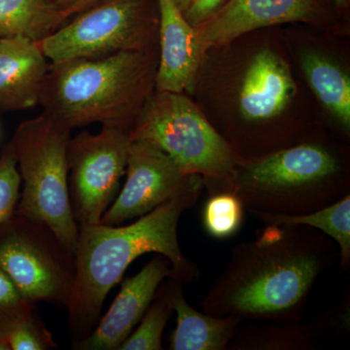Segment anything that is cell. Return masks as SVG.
Instances as JSON below:
<instances>
[{
  "label": "cell",
  "mask_w": 350,
  "mask_h": 350,
  "mask_svg": "<svg viewBox=\"0 0 350 350\" xmlns=\"http://www.w3.org/2000/svg\"><path fill=\"white\" fill-rule=\"evenodd\" d=\"M326 11V0H229L199 27L196 38L204 55L243 34L284 23L310 22Z\"/></svg>",
  "instance_id": "11"
},
{
  "label": "cell",
  "mask_w": 350,
  "mask_h": 350,
  "mask_svg": "<svg viewBox=\"0 0 350 350\" xmlns=\"http://www.w3.org/2000/svg\"><path fill=\"white\" fill-rule=\"evenodd\" d=\"M204 186V178L199 177L180 194L128 226H79L75 285L66 308L79 340L93 330L107 294L142 255L157 253L169 259L170 278L183 284L200 280L199 267L182 252L177 229L183 213L197 204Z\"/></svg>",
  "instance_id": "2"
},
{
  "label": "cell",
  "mask_w": 350,
  "mask_h": 350,
  "mask_svg": "<svg viewBox=\"0 0 350 350\" xmlns=\"http://www.w3.org/2000/svg\"><path fill=\"white\" fill-rule=\"evenodd\" d=\"M50 63L38 42L0 38V112L22 111L39 105Z\"/></svg>",
  "instance_id": "14"
},
{
  "label": "cell",
  "mask_w": 350,
  "mask_h": 350,
  "mask_svg": "<svg viewBox=\"0 0 350 350\" xmlns=\"http://www.w3.org/2000/svg\"><path fill=\"white\" fill-rule=\"evenodd\" d=\"M162 283L172 310L176 313V328L172 333V350H228L243 320L236 315L215 317L200 312L189 305L183 283L167 278Z\"/></svg>",
  "instance_id": "16"
},
{
  "label": "cell",
  "mask_w": 350,
  "mask_h": 350,
  "mask_svg": "<svg viewBox=\"0 0 350 350\" xmlns=\"http://www.w3.org/2000/svg\"><path fill=\"white\" fill-rule=\"evenodd\" d=\"M125 174V184L101 217V224L117 226L142 217L202 177L182 172L170 157L153 144L131 139Z\"/></svg>",
  "instance_id": "10"
},
{
  "label": "cell",
  "mask_w": 350,
  "mask_h": 350,
  "mask_svg": "<svg viewBox=\"0 0 350 350\" xmlns=\"http://www.w3.org/2000/svg\"><path fill=\"white\" fill-rule=\"evenodd\" d=\"M0 269L27 300L68 308L75 255L40 221L15 213L0 224Z\"/></svg>",
  "instance_id": "8"
},
{
  "label": "cell",
  "mask_w": 350,
  "mask_h": 350,
  "mask_svg": "<svg viewBox=\"0 0 350 350\" xmlns=\"http://www.w3.org/2000/svg\"><path fill=\"white\" fill-rule=\"evenodd\" d=\"M36 306L0 269V338L5 340L16 324L36 310Z\"/></svg>",
  "instance_id": "24"
},
{
  "label": "cell",
  "mask_w": 350,
  "mask_h": 350,
  "mask_svg": "<svg viewBox=\"0 0 350 350\" xmlns=\"http://www.w3.org/2000/svg\"><path fill=\"white\" fill-rule=\"evenodd\" d=\"M170 275V260L157 254L139 273L122 283L119 294L100 323L78 340L73 349L119 350L144 317L158 288Z\"/></svg>",
  "instance_id": "12"
},
{
  "label": "cell",
  "mask_w": 350,
  "mask_h": 350,
  "mask_svg": "<svg viewBox=\"0 0 350 350\" xmlns=\"http://www.w3.org/2000/svg\"><path fill=\"white\" fill-rule=\"evenodd\" d=\"M0 350H9L8 345L6 344L5 340L0 338Z\"/></svg>",
  "instance_id": "31"
},
{
  "label": "cell",
  "mask_w": 350,
  "mask_h": 350,
  "mask_svg": "<svg viewBox=\"0 0 350 350\" xmlns=\"http://www.w3.org/2000/svg\"><path fill=\"white\" fill-rule=\"evenodd\" d=\"M245 211L243 202L232 193H211L202 213L204 229L213 238H231L241 229Z\"/></svg>",
  "instance_id": "22"
},
{
  "label": "cell",
  "mask_w": 350,
  "mask_h": 350,
  "mask_svg": "<svg viewBox=\"0 0 350 350\" xmlns=\"http://www.w3.org/2000/svg\"><path fill=\"white\" fill-rule=\"evenodd\" d=\"M204 184L209 194L228 191L236 195L252 216L303 215L349 194L342 157L313 142L243 161L227 178Z\"/></svg>",
  "instance_id": "4"
},
{
  "label": "cell",
  "mask_w": 350,
  "mask_h": 350,
  "mask_svg": "<svg viewBox=\"0 0 350 350\" xmlns=\"http://www.w3.org/2000/svg\"><path fill=\"white\" fill-rule=\"evenodd\" d=\"M334 2L338 8H345L349 3V0H334Z\"/></svg>",
  "instance_id": "30"
},
{
  "label": "cell",
  "mask_w": 350,
  "mask_h": 350,
  "mask_svg": "<svg viewBox=\"0 0 350 350\" xmlns=\"http://www.w3.org/2000/svg\"><path fill=\"white\" fill-rule=\"evenodd\" d=\"M325 314L310 324L301 322L239 325L228 350H310L317 349L331 332Z\"/></svg>",
  "instance_id": "17"
},
{
  "label": "cell",
  "mask_w": 350,
  "mask_h": 350,
  "mask_svg": "<svg viewBox=\"0 0 350 350\" xmlns=\"http://www.w3.org/2000/svg\"><path fill=\"white\" fill-rule=\"evenodd\" d=\"M163 283V282H162ZM174 310L163 284L140 320L139 325L131 332L119 350L163 349V334Z\"/></svg>",
  "instance_id": "21"
},
{
  "label": "cell",
  "mask_w": 350,
  "mask_h": 350,
  "mask_svg": "<svg viewBox=\"0 0 350 350\" xmlns=\"http://www.w3.org/2000/svg\"><path fill=\"white\" fill-rule=\"evenodd\" d=\"M72 18L38 42L50 64L120 52H154L157 0H98Z\"/></svg>",
  "instance_id": "7"
},
{
  "label": "cell",
  "mask_w": 350,
  "mask_h": 350,
  "mask_svg": "<svg viewBox=\"0 0 350 350\" xmlns=\"http://www.w3.org/2000/svg\"><path fill=\"white\" fill-rule=\"evenodd\" d=\"M301 66L315 96L349 131L350 126V81L340 66L317 53H306Z\"/></svg>",
  "instance_id": "19"
},
{
  "label": "cell",
  "mask_w": 350,
  "mask_h": 350,
  "mask_svg": "<svg viewBox=\"0 0 350 350\" xmlns=\"http://www.w3.org/2000/svg\"><path fill=\"white\" fill-rule=\"evenodd\" d=\"M66 21L52 0H0V38L40 42Z\"/></svg>",
  "instance_id": "18"
},
{
  "label": "cell",
  "mask_w": 350,
  "mask_h": 350,
  "mask_svg": "<svg viewBox=\"0 0 350 350\" xmlns=\"http://www.w3.org/2000/svg\"><path fill=\"white\" fill-rule=\"evenodd\" d=\"M160 59L156 91L192 93L200 59L196 29L189 24L175 0H157Z\"/></svg>",
  "instance_id": "13"
},
{
  "label": "cell",
  "mask_w": 350,
  "mask_h": 350,
  "mask_svg": "<svg viewBox=\"0 0 350 350\" xmlns=\"http://www.w3.org/2000/svg\"><path fill=\"white\" fill-rule=\"evenodd\" d=\"M98 1V0H79L77 3H75V5L69 9L68 13H66V18H68V20L69 18L73 17V16H75L76 14L86 10L87 8L94 5V4Z\"/></svg>",
  "instance_id": "27"
},
{
  "label": "cell",
  "mask_w": 350,
  "mask_h": 350,
  "mask_svg": "<svg viewBox=\"0 0 350 350\" xmlns=\"http://www.w3.org/2000/svg\"><path fill=\"white\" fill-rule=\"evenodd\" d=\"M262 224L303 225L323 232L337 244L340 252V269L349 271L350 267V194L330 206L303 215L253 216Z\"/></svg>",
  "instance_id": "20"
},
{
  "label": "cell",
  "mask_w": 350,
  "mask_h": 350,
  "mask_svg": "<svg viewBox=\"0 0 350 350\" xmlns=\"http://www.w3.org/2000/svg\"><path fill=\"white\" fill-rule=\"evenodd\" d=\"M340 259L337 244L303 225L268 224L232 248L200 306L215 317L262 323L301 322L317 280Z\"/></svg>",
  "instance_id": "1"
},
{
  "label": "cell",
  "mask_w": 350,
  "mask_h": 350,
  "mask_svg": "<svg viewBox=\"0 0 350 350\" xmlns=\"http://www.w3.org/2000/svg\"><path fill=\"white\" fill-rule=\"evenodd\" d=\"M157 66L154 52L50 64L39 105L71 131L100 124L130 133L155 87Z\"/></svg>",
  "instance_id": "3"
},
{
  "label": "cell",
  "mask_w": 350,
  "mask_h": 350,
  "mask_svg": "<svg viewBox=\"0 0 350 350\" xmlns=\"http://www.w3.org/2000/svg\"><path fill=\"white\" fill-rule=\"evenodd\" d=\"M21 185L22 180L17 163L7 144L0 153V224L16 213Z\"/></svg>",
  "instance_id": "25"
},
{
  "label": "cell",
  "mask_w": 350,
  "mask_h": 350,
  "mask_svg": "<svg viewBox=\"0 0 350 350\" xmlns=\"http://www.w3.org/2000/svg\"><path fill=\"white\" fill-rule=\"evenodd\" d=\"M170 157L182 172L223 180L243 162L225 138L181 93L156 91L129 133Z\"/></svg>",
  "instance_id": "6"
},
{
  "label": "cell",
  "mask_w": 350,
  "mask_h": 350,
  "mask_svg": "<svg viewBox=\"0 0 350 350\" xmlns=\"http://www.w3.org/2000/svg\"><path fill=\"white\" fill-rule=\"evenodd\" d=\"M130 144L129 133L111 126L69 139V200L78 226L100 223L125 174Z\"/></svg>",
  "instance_id": "9"
},
{
  "label": "cell",
  "mask_w": 350,
  "mask_h": 350,
  "mask_svg": "<svg viewBox=\"0 0 350 350\" xmlns=\"http://www.w3.org/2000/svg\"><path fill=\"white\" fill-rule=\"evenodd\" d=\"M10 350H52L57 345L52 334L32 310L16 324L5 338Z\"/></svg>",
  "instance_id": "23"
},
{
  "label": "cell",
  "mask_w": 350,
  "mask_h": 350,
  "mask_svg": "<svg viewBox=\"0 0 350 350\" xmlns=\"http://www.w3.org/2000/svg\"><path fill=\"white\" fill-rule=\"evenodd\" d=\"M225 3V0H192L183 13L193 27H199L208 20Z\"/></svg>",
  "instance_id": "26"
},
{
  "label": "cell",
  "mask_w": 350,
  "mask_h": 350,
  "mask_svg": "<svg viewBox=\"0 0 350 350\" xmlns=\"http://www.w3.org/2000/svg\"><path fill=\"white\" fill-rule=\"evenodd\" d=\"M70 133L68 126L42 112L22 122L8 145L23 184L16 213L47 225L75 254L79 226L69 200Z\"/></svg>",
  "instance_id": "5"
},
{
  "label": "cell",
  "mask_w": 350,
  "mask_h": 350,
  "mask_svg": "<svg viewBox=\"0 0 350 350\" xmlns=\"http://www.w3.org/2000/svg\"><path fill=\"white\" fill-rule=\"evenodd\" d=\"M296 86L286 64L271 51L255 56L239 93L241 115L248 122L269 121L282 114Z\"/></svg>",
  "instance_id": "15"
},
{
  "label": "cell",
  "mask_w": 350,
  "mask_h": 350,
  "mask_svg": "<svg viewBox=\"0 0 350 350\" xmlns=\"http://www.w3.org/2000/svg\"><path fill=\"white\" fill-rule=\"evenodd\" d=\"M192 0H175L176 2L177 6L179 7V9L182 11V12H185L186 9L188 8L189 4L191 3Z\"/></svg>",
  "instance_id": "29"
},
{
  "label": "cell",
  "mask_w": 350,
  "mask_h": 350,
  "mask_svg": "<svg viewBox=\"0 0 350 350\" xmlns=\"http://www.w3.org/2000/svg\"><path fill=\"white\" fill-rule=\"evenodd\" d=\"M52 1L56 4V6L59 9V10L63 11L64 17L68 20V18H66V13H68L69 9L75 5V3H77L79 0H52Z\"/></svg>",
  "instance_id": "28"
}]
</instances>
